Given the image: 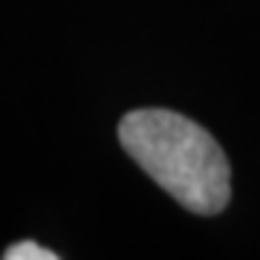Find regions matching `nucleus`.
Here are the masks:
<instances>
[{"label": "nucleus", "instance_id": "f257e3e1", "mask_svg": "<svg viewBox=\"0 0 260 260\" xmlns=\"http://www.w3.org/2000/svg\"><path fill=\"white\" fill-rule=\"evenodd\" d=\"M127 156L194 214H220L232 197L223 148L197 121L171 110H133L119 124Z\"/></svg>", "mask_w": 260, "mask_h": 260}, {"label": "nucleus", "instance_id": "f03ea898", "mask_svg": "<svg viewBox=\"0 0 260 260\" xmlns=\"http://www.w3.org/2000/svg\"><path fill=\"white\" fill-rule=\"evenodd\" d=\"M3 257L6 260H55L58 254L44 249V246H38V243H32V240H23V243H15L12 249L3 251Z\"/></svg>", "mask_w": 260, "mask_h": 260}]
</instances>
